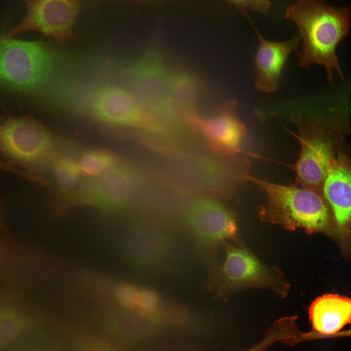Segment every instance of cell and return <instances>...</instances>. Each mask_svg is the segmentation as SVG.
<instances>
[{"label":"cell","instance_id":"cell-1","mask_svg":"<svg viewBox=\"0 0 351 351\" xmlns=\"http://www.w3.org/2000/svg\"><path fill=\"white\" fill-rule=\"evenodd\" d=\"M285 16L298 29L302 42L299 65L322 66L330 83L335 72L344 80L336 48L350 31V7L330 6L324 0H298L286 9Z\"/></svg>","mask_w":351,"mask_h":351},{"label":"cell","instance_id":"cell-2","mask_svg":"<svg viewBox=\"0 0 351 351\" xmlns=\"http://www.w3.org/2000/svg\"><path fill=\"white\" fill-rule=\"evenodd\" d=\"M60 58L46 42L0 36V84L23 93L42 92L55 80Z\"/></svg>","mask_w":351,"mask_h":351},{"label":"cell","instance_id":"cell-3","mask_svg":"<svg viewBox=\"0 0 351 351\" xmlns=\"http://www.w3.org/2000/svg\"><path fill=\"white\" fill-rule=\"evenodd\" d=\"M265 191L267 204L260 211L262 218L290 230L302 228L309 233H331L329 206L316 191L306 188L282 185L245 175Z\"/></svg>","mask_w":351,"mask_h":351},{"label":"cell","instance_id":"cell-4","mask_svg":"<svg viewBox=\"0 0 351 351\" xmlns=\"http://www.w3.org/2000/svg\"><path fill=\"white\" fill-rule=\"evenodd\" d=\"M347 113L343 110L330 115H316L304 119L291 117L299 129L301 151L296 165L297 178L316 191L323 187L334 156V140L347 129Z\"/></svg>","mask_w":351,"mask_h":351},{"label":"cell","instance_id":"cell-5","mask_svg":"<svg viewBox=\"0 0 351 351\" xmlns=\"http://www.w3.org/2000/svg\"><path fill=\"white\" fill-rule=\"evenodd\" d=\"M59 144L51 131L31 116H10L0 123V153L43 185V173Z\"/></svg>","mask_w":351,"mask_h":351},{"label":"cell","instance_id":"cell-6","mask_svg":"<svg viewBox=\"0 0 351 351\" xmlns=\"http://www.w3.org/2000/svg\"><path fill=\"white\" fill-rule=\"evenodd\" d=\"M125 70L131 91L142 106L166 130L180 129L183 117L172 102L169 70L156 44H152Z\"/></svg>","mask_w":351,"mask_h":351},{"label":"cell","instance_id":"cell-7","mask_svg":"<svg viewBox=\"0 0 351 351\" xmlns=\"http://www.w3.org/2000/svg\"><path fill=\"white\" fill-rule=\"evenodd\" d=\"M165 174L169 186L187 195L230 194L237 177L230 162L186 152L169 156Z\"/></svg>","mask_w":351,"mask_h":351},{"label":"cell","instance_id":"cell-8","mask_svg":"<svg viewBox=\"0 0 351 351\" xmlns=\"http://www.w3.org/2000/svg\"><path fill=\"white\" fill-rule=\"evenodd\" d=\"M85 113L105 125L135 128L151 134L169 135L130 90L116 84L106 83L95 87L89 96Z\"/></svg>","mask_w":351,"mask_h":351},{"label":"cell","instance_id":"cell-9","mask_svg":"<svg viewBox=\"0 0 351 351\" xmlns=\"http://www.w3.org/2000/svg\"><path fill=\"white\" fill-rule=\"evenodd\" d=\"M222 244L224 261L211 269L210 285L217 298L226 300L233 293L246 288L277 285L273 271L246 248L227 241Z\"/></svg>","mask_w":351,"mask_h":351},{"label":"cell","instance_id":"cell-10","mask_svg":"<svg viewBox=\"0 0 351 351\" xmlns=\"http://www.w3.org/2000/svg\"><path fill=\"white\" fill-rule=\"evenodd\" d=\"M183 220L211 268L217 265L215 254L219 245L227 240L237 241L234 215L214 199L193 201L184 210Z\"/></svg>","mask_w":351,"mask_h":351},{"label":"cell","instance_id":"cell-11","mask_svg":"<svg viewBox=\"0 0 351 351\" xmlns=\"http://www.w3.org/2000/svg\"><path fill=\"white\" fill-rule=\"evenodd\" d=\"M27 14L6 37L30 31L42 33L59 43L69 39L80 9L79 0H22Z\"/></svg>","mask_w":351,"mask_h":351},{"label":"cell","instance_id":"cell-12","mask_svg":"<svg viewBox=\"0 0 351 351\" xmlns=\"http://www.w3.org/2000/svg\"><path fill=\"white\" fill-rule=\"evenodd\" d=\"M237 103L230 100L219 107L210 117H200L195 111L186 117L189 129L195 130L207 146L214 153L233 156L240 151L246 128L236 111Z\"/></svg>","mask_w":351,"mask_h":351},{"label":"cell","instance_id":"cell-13","mask_svg":"<svg viewBox=\"0 0 351 351\" xmlns=\"http://www.w3.org/2000/svg\"><path fill=\"white\" fill-rule=\"evenodd\" d=\"M138 179L132 168L117 164L91 182L79 202L104 212L120 210L131 200Z\"/></svg>","mask_w":351,"mask_h":351},{"label":"cell","instance_id":"cell-14","mask_svg":"<svg viewBox=\"0 0 351 351\" xmlns=\"http://www.w3.org/2000/svg\"><path fill=\"white\" fill-rule=\"evenodd\" d=\"M259 42L254 58V85L260 92H276L280 85L283 68L292 52L300 41L297 33L285 41H270L265 39L253 26Z\"/></svg>","mask_w":351,"mask_h":351},{"label":"cell","instance_id":"cell-15","mask_svg":"<svg viewBox=\"0 0 351 351\" xmlns=\"http://www.w3.org/2000/svg\"><path fill=\"white\" fill-rule=\"evenodd\" d=\"M172 238L165 231L148 225H138L128 234L122 246L125 259L141 268L159 266L166 259Z\"/></svg>","mask_w":351,"mask_h":351},{"label":"cell","instance_id":"cell-16","mask_svg":"<svg viewBox=\"0 0 351 351\" xmlns=\"http://www.w3.org/2000/svg\"><path fill=\"white\" fill-rule=\"evenodd\" d=\"M323 187L338 235H347L351 222V170L343 157L333 158Z\"/></svg>","mask_w":351,"mask_h":351},{"label":"cell","instance_id":"cell-17","mask_svg":"<svg viewBox=\"0 0 351 351\" xmlns=\"http://www.w3.org/2000/svg\"><path fill=\"white\" fill-rule=\"evenodd\" d=\"M160 324L155 315L119 307L108 312L102 325L105 332L117 342L130 346L148 338Z\"/></svg>","mask_w":351,"mask_h":351},{"label":"cell","instance_id":"cell-18","mask_svg":"<svg viewBox=\"0 0 351 351\" xmlns=\"http://www.w3.org/2000/svg\"><path fill=\"white\" fill-rule=\"evenodd\" d=\"M309 313L313 332L326 337L336 336L351 322V300L337 294L324 295L312 303Z\"/></svg>","mask_w":351,"mask_h":351},{"label":"cell","instance_id":"cell-19","mask_svg":"<svg viewBox=\"0 0 351 351\" xmlns=\"http://www.w3.org/2000/svg\"><path fill=\"white\" fill-rule=\"evenodd\" d=\"M40 318L15 301H0V351H4L22 336L35 328Z\"/></svg>","mask_w":351,"mask_h":351},{"label":"cell","instance_id":"cell-20","mask_svg":"<svg viewBox=\"0 0 351 351\" xmlns=\"http://www.w3.org/2000/svg\"><path fill=\"white\" fill-rule=\"evenodd\" d=\"M169 86L173 104L185 118L196 111L201 87L194 74L182 69L169 70Z\"/></svg>","mask_w":351,"mask_h":351},{"label":"cell","instance_id":"cell-21","mask_svg":"<svg viewBox=\"0 0 351 351\" xmlns=\"http://www.w3.org/2000/svg\"><path fill=\"white\" fill-rule=\"evenodd\" d=\"M117 161L112 153L94 149L84 152L78 163L81 174L88 176H98L117 164Z\"/></svg>","mask_w":351,"mask_h":351},{"label":"cell","instance_id":"cell-22","mask_svg":"<svg viewBox=\"0 0 351 351\" xmlns=\"http://www.w3.org/2000/svg\"><path fill=\"white\" fill-rule=\"evenodd\" d=\"M295 334V329L292 323L280 318L265 332L261 340L245 351H266L269 347L279 342L289 344L294 339Z\"/></svg>","mask_w":351,"mask_h":351},{"label":"cell","instance_id":"cell-23","mask_svg":"<svg viewBox=\"0 0 351 351\" xmlns=\"http://www.w3.org/2000/svg\"><path fill=\"white\" fill-rule=\"evenodd\" d=\"M68 335L73 351H120L113 342L93 332L72 330Z\"/></svg>","mask_w":351,"mask_h":351},{"label":"cell","instance_id":"cell-24","mask_svg":"<svg viewBox=\"0 0 351 351\" xmlns=\"http://www.w3.org/2000/svg\"><path fill=\"white\" fill-rule=\"evenodd\" d=\"M160 298L153 290L139 287L134 311L153 315L160 310Z\"/></svg>","mask_w":351,"mask_h":351},{"label":"cell","instance_id":"cell-25","mask_svg":"<svg viewBox=\"0 0 351 351\" xmlns=\"http://www.w3.org/2000/svg\"><path fill=\"white\" fill-rule=\"evenodd\" d=\"M139 288L129 283H119L113 288L112 294L120 307L133 310Z\"/></svg>","mask_w":351,"mask_h":351},{"label":"cell","instance_id":"cell-26","mask_svg":"<svg viewBox=\"0 0 351 351\" xmlns=\"http://www.w3.org/2000/svg\"><path fill=\"white\" fill-rule=\"evenodd\" d=\"M237 8L246 10L250 9L260 13L267 12L271 6L269 0H227Z\"/></svg>","mask_w":351,"mask_h":351},{"label":"cell","instance_id":"cell-27","mask_svg":"<svg viewBox=\"0 0 351 351\" xmlns=\"http://www.w3.org/2000/svg\"><path fill=\"white\" fill-rule=\"evenodd\" d=\"M5 257L6 254L4 247L0 240V277L2 275V271L4 270V269L5 267Z\"/></svg>","mask_w":351,"mask_h":351},{"label":"cell","instance_id":"cell-28","mask_svg":"<svg viewBox=\"0 0 351 351\" xmlns=\"http://www.w3.org/2000/svg\"><path fill=\"white\" fill-rule=\"evenodd\" d=\"M5 214L3 203L0 198V231L5 232Z\"/></svg>","mask_w":351,"mask_h":351},{"label":"cell","instance_id":"cell-29","mask_svg":"<svg viewBox=\"0 0 351 351\" xmlns=\"http://www.w3.org/2000/svg\"><path fill=\"white\" fill-rule=\"evenodd\" d=\"M28 351H51L46 350L41 348V349H33L32 350L30 349Z\"/></svg>","mask_w":351,"mask_h":351},{"label":"cell","instance_id":"cell-30","mask_svg":"<svg viewBox=\"0 0 351 351\" xmlns=\"http://www.w3.org/2000/svg\"><path fill=\"white\" fill-rule=\"evenodd\" d=\"M2 299V298H1L0 295V301Z\"/></svg>","mask_w":351,"mask_h":351}]
</instances>
